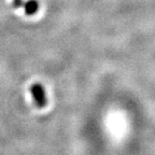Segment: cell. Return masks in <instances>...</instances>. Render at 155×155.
I'll use <instances>...</instances> for the list:
<instances>
[{
  "label": "cell",
  "instance_id": "obj_1",
  "mask_svg": "<svg viewBox=\"0 0 155 155\" xmlns=\"http://www.w3.org/2000/svg\"><path fill=\"white\" fill-rule=\"evenodd\" d=\"M31 94H32V96L34 98L35 103L37 104L38 107H43L46 105L47 99H46L45 91H44L42 85H40L38 83L33 84L31 86Z\"/></svg>",
  "mask_w": 155,
  "mask_h": 155
},
{
  "label": "cell",
  "instance_id": "obj_2",
  "mask_svg": "<svg viewBox=\"0 0 155 155\" xmlns=\"http://www.w3.org/2000/svg\"><path fill=\"white\" fill-rule=\"evenodd\" d=\"M25 12L27 15L35 14L38 9V4L36 0H29L25 4Z\"/></svg>",
  "mask_w": 155,
  "mask_h": 155
},
{
  "label": "cell",
  "instance_id": "obj_3",
  "mask_svg": "<svg viewBox=\"0 0 155 155\" xmlns=\"http://www.w3.org/2000/svg\"><path fill=\"white\" fill-rule=\"evenodd\" d=\"M13 3H14V6L16 8H20L23 6L24 2H23V0H13Z\"/></svg>",
  "mask_w": 155,
  "mask_h": 155
}]
</instances>
